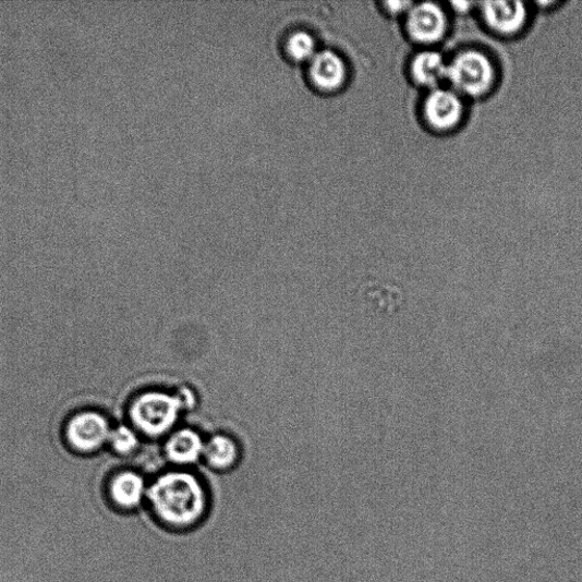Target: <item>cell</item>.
Listing matches in <instances>:
<instances>
[{
	"mask_svg": "<svg viewBox=\"0 0 582 582\" xmlns=\"http://www.w3.org/2000/svg\"><path fill=\"white\" fill-rule=\"evenodd\" d=\"M148 514L168 532L183 534L199 528L210 509L208 493L195 474L170 471L148 486Z\"/></svg>",
	"mask_w": 582,
	"mask_h": 582,
	"instance_id": "cell-1",
	"label": "cell"
},
{
	"mask_svg": "<svg viewBox=\"0 0 582 582\" xmlns=\"http://www.w3.org/2000/svg\"><path fill=\"white\" fill-rule=\"evenodd\" d=\"M186 396H173L163 391H148L132 403L130 416L145 435L160 437L175 425L181 410L187 404Z\"/></svg>",
	"mask_w": 582,
	"mask_h": 582,
	"instance_id": "cell-2",
	"label": "cell"
},
{
	"mask_svg": "<svg viewBox=\"0 0 582 582\" xmlns=\"http://www.w3.org/2000/svg\"><path fill=\"white\" fill-rule=\"evenodd\" d=\"M447 82L463 95L481 97L495 83V68L484 52L475 49L461 51L448 63Z\"/></svg>",
	"mask_w": 582,
	"mask_h": 582,
	"instance_id": "cell-3",
	"label": "cell"
},
{
	"mask_svg": "<svg viewBox=\"0 0 582 582\" xmlns=\"http://www.w3.org/2000/svg\"><path fill=\"white\" fill-rule=\"evenodd\" d=\"M405 28L413 41L421 45H434L445 37L448 19L437 3H414L408 12Z\"/></svg>",
	"mask_w": 582,
	"mask_h": 582,
	"instance_id": "cell-4",
	"label": "cell"
},
{
	"mask_svg": "<svg viewBox=\"0 0 582 582\" xmlns=\"http://www.w3.org/2000/svg\"><path fill=\"white\" fill-rule=\"evenodd\" d=\"M111 433L109 421L97 412L75 415L66 429L69 442L83 453L97 451L105 442L110 441Z\"/></svg>",
	"mask_w": 582,
	"mask_h": 582,
	"instance_id": "cell-5",
	"label": "cell"
},
{
	"mask_svg": "<svg viewBox=\"0 0 582 582\" xmlns=\"http://www.w3.org/2000/svg\"><path fill=\"white\" fill-rule=\"evenodd\" d=\"M149 484L135 471L117 473L108 486V499L113 511L131 514L146 505Z\"/></svg>",
	"mask_w": 582,
	"mask_h": 582,
	"instance_id": "cell-6",
	"label": "cell"
},
{
	"mask_svg": "<svg viewBox=\"0 0 582 582\" xmlns=\"http://www.w3.org/2000/svg\"><path fill=\"white\" fill-rule=\"evenodd\" d=\"M423 117L436 131L457 128L464 114V104L458 93L444 88L431 90L423 101Z\"/></svg>",
	"mask_w": 582,
	"mask_h": 582,
	"instance_id": "cell-7",
	"label": "cell"
},
{
	"mask_svg": "<svg viewBox=\"0 0 582 582\" xmlns=\"http://www.w3.org/2000/svg\"><path fill=\"white\" fill-rule=\"evenodd\" d=\"M307 73L313 87L324 93L339 90L349 77L345 60L332 49L317 50L308 61Z\"/></svg>",
	"mask_w": 582,
	"mask_h": 582,
	"instance_id": "cell-8",
	"label": "cell"
},
{
	"mask_svg": "<svg viewBox=\"0 0 582 582\" xmlns=\"http://www.w3.org/2000/svg\"><path fill=\"white\" fill-rule=\"evenodd\" d=\"M480 5L488 28L499 36L512 37L519 34L526 22L525 4L519 0H496Z\"/></svg>",
	"mask_w": 582,
	"mask_h": 582,
	"instance_id": "cell-9",
	"label": "cell"
},
{
	"mask_svg": "<svg viewBox=\"0 0 582 582\" xmlns=\"http://www.w3.org/2000/svg\"><path fill=\"white\" fill-rule=\"evenodd\" d=\"M447 71L448 63L437 50H423L411 63L413 82L431 90L440 88V84L447 81Z\"/></svg>",
	"mask_w": 582,
	"mask_h": 582,
	"instance_id": "cell-10",
	"label": "cell"
},
{
	"mask_svg": "<svg viewBox=\"0 0 582 582\" xmlns=\"http://www.w3.org/2000/svg\"><path fill=\"white\" fill-rule=\"evenodd\" d=\"M205 444L192 429H182L173 434L166 445L168 459L179 465L196 463L204 454Z\"/></svg>",
	"mask_w": 582,
	"mask_h": 582,
	"instance_id": "cell-11",
	"label": "cell"
},
{
	"mask_svg": "<svg viewBox=\"0 0 582 582\" xmlns=\"http://www.w3.org/2000/svg\"><path fill=\"white\" fill-rule=\"evenodd\" d=\"M203 457L210 468L225 471L235 465L240 459V449L231 438L217 435L205 444Z\"/></svg>",
	"mask_w": 582,
	"mask_h": 582,
	"instance_id": "cell-12",
	"label": "cell"
},
{
	"mask_svg": "<svg viewBox=\"0 0 582 582\" xmlns=\"http://www.w3.org/2000/svg\"><path fill=\"white\" fill-rule=\"evenodd\" d=\"M284 50L286 54L294 61H310L317 51L316 39L310 32L298 29L286 38Z\"/></svg>",
	"mask_w": 582,
	"mask_h": 582,
	"instance_id": "cell-13",
	"label": "cell"
},
{
	"mask_svg": "<svg viewBox=\"0 0 582 582\" xmlns=\"http://www.w3.org/2000/svg\"><path fill=\"white\" fill-rule=\"evenodd\" d=\"M110 442L119 454H130L138 447L140 440L134 431L126 426H120L112 431Z\"/></svg>",
	"mask_w": 582,
	"mask_h": 582,
	"instance_id": "cell-14",
	"label": "cell"
},
{
	"mask_svg": "<svg viewBox=\"0 0 582 582\" xmlns=\"http://www.w3.org/2000/svg\"><path fill=\"white\" fill-rule=\"evenodd\" d=\"M413 4L412 2H402V0H388V2L381 3L384 10L391 16H399L409 12Z\"/></svg>",
	"mask_w": 582,
	"mask_h": 582,
	"instance_id": "cell-15",
	"label": "cell"
},
{
	"mask_svg": "<svg viewBox=\"0 0 582 582\" xmlns=\"http://www.w3.org/2000/svg\"><path fill=\"white\" fill-rule=\"evenodd\" d=\"M474 5L472 2H452L451 7L453 10L461 14H466L471 8Z\"/></svg>",
	"mask_w": 582,
	"mask_h": 582,
	"instance_id": "cell-16",
	"label": "cell"
}]
</instances>
